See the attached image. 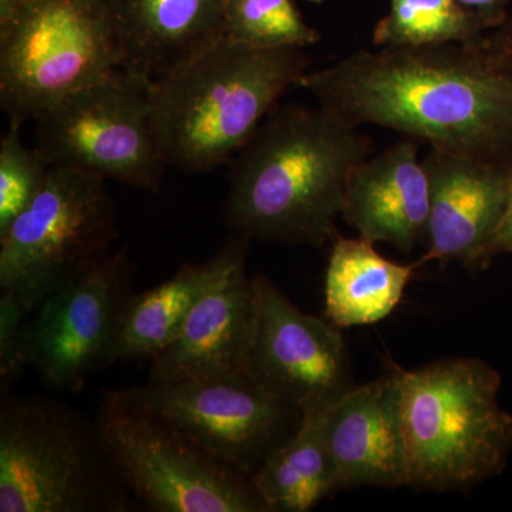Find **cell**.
Here are the masks:
<instances>
[{"label":"cell","instance_id":"603a6c76","mask_svg":"<svg viewBox=\"0 0 512 512\" xmlns=\"http://www.w3.org/2000/svg\"><path fill=\"white\" fill-rule=\"evenodd\" d=\"M49 170L42 154L23 144L20 127L9 124L0 143V235L35 200Z\"/></svg>","mask_w":512,"mask_h":512},{"label":"cell","instance_id":"9c48e42d","mask_svg":"<svg viewBox=\"0 0 512 512\" xmlns=\"http://www.w3.org/2000/svg\"><path fill=\"white\" fill-rule=\"evenodd\" d=\"M153 80L119 67L60 100L36 120V150L50 167H72L160 191L165 163L153 121Z\"/></svg>","mask_w":512,"mask_h":512},{"label":"cell","instance_id":"7402d4cb","mask_svg":"<svg viewBox=\"0 0 512 512\" xmlns=\"http://www.w3.org/2000/svg\"><path fill=\"white\" fill-rule=\"evenodd\" d=\"M222 35L258 49H305L320 40L293 0H224Z\"/></svg>","mask_w":512,"mask_h":512},{"label":"cell","instance_id":"484cf974","mask_svg":"<svg viewBox=\"0 0 512 512\" xmlns=\"http://www.w3.org/2000/svg\"><path fill=\"white\" fill-rule=\"evenodd\" d=\"M512 254V171L510 192H508L507 207H505L503 220L498 225L493 239L490 244L485 248L483 255V269L487 268L488 264L495 258V256Z\"/></svg>","mask_w":512,"mask_h":512},{"label":"cell","instance_id":"8992f818","mask_svg":"<svg viewBox=\"0 0 512 512\" xmlns=\"http://www.w3.org/2000/svg\"><path fill=\"white\" fill-rule=\"evenodd\" d=\"M121 63L114 0H22L0 23V106L20 127Z\"/></svg>","mask_w":512,"mask_h":512},{"label":"cell","instance_id":"d4e9b609","mask_svg":"<svg viewBox=\"0 0 512 512\" xmlns=\"http://www.w3.org/2000/svg\"><path fill=\"white\" fill-rule=\"evenodd\" d=\"M456 2L473 15L487 32L503 25L512 8V0H456Z\"/></svg>","mask_w":512,"mask_h":512},{"label":"cell","instance_id":"8fae6325","mask_svg":"<svg viewBox=\"0 0 512 512\" xmlns=\"http://www.w3.org/2000/svg\"><path fill=\"white\" fill-rule=\"evenodd\" d=\"M134 272L127 248L111 252L33 311L26 360L50 389L80 392L93 373L116 362Z\"/></svg>","mask_w":512,"mask_h":512},{"label":"cell","instance_id":"ffe728a7","mask_svg":"<svg viewBox=\"0 0 512 512\" xmlns=\"http://www.w3.org/2000/svg\"><path fill=\"white\" fill-rule=\"evenodd\" d=\"M329 407L303 413L298 430L252 478L269 512L311 511L338 491L326 440Z\"/></svg>","mask_w":512,"mask_h":512},{"label":"cell","instance_id":"83f0119b","mask_svg":"<svg viewBox=\"0 0 512 512\" xmlns=\"http://www.w3.org/2000/svg\"><path fill=\"white\" fill-rule=\"evenodd\" d=\"M22 0H0V23L8 20L16 9L19 8Z\"/></svg>","mask_w":512,"mask_h":512},{"label":"cell","instance_id":"4fadbf2b","mask_svg":"<svg viewBox=\"0 0 512 512\" xmlns=\"http://www.w3.org/2000/svg\"><path fill=\"white\" fill-rule=\"evenodd\" d=\"M430 180L427 252L417 264L461 262L483 268L485 248L503 220L512 163H494L431 148L423 160Z\"/></svg>","mask_w":512,"mask_h":512},{"label":"cell","instance_id":"5b68a950","mask_svg":"<svg viewBox=\"0 0 512 512\" xmlns=\"http://www.w3.org/2000/svg\"><path fill=\"white\" fill-rule=\"evenodd\" d=\"M134 504L94 420L60 400L2 392L0 512H126Z\"/></svg>","mask_w":512,"mask_h":512},{"label":"cell","instance_id":"6da1fadb","mask_svg":"<svg viewBox=\"0 0 512 512\" xmlns=\"http://www.w3.org/2000/svg\"><path fill=\"white\" fill-rule=\"evenodd\" d=\"M319 107L431 148L512 163V64L483 45L360 50L302 77Z\"/></svg>","mask_w":512,"mask_h":512},{"label":"cell","instance_id":"9a60e30c","mask_svg":"<svg viewBox=\"0 0 512 512\" xmlns=\"http://www.w3.org/2000/svg\"><path fill=\"white\" fill-rule=\"evenodd\" d=\"M256 298L247 268L204 296L151 360L148 383L165 386L242 373L254 339Z\"/></svg>","mask_w":512,"mask_h":512},{"label":"cell","instance_id":"cb8c5ba5","mask_svg":"<svg viewBox=\"0 0 512 512\" xmlns=\"http://www.w3.org/2000/svg\"><path fill=\"white\" fill-rule=\"evenodd\" d=\"M28 309L12 292L0 298V390L8 392L28 367L25 352V318Z\"/></svg>","mask_w":512,"mask_h":512},{"label":"cell","instance_id":"277c9868","mask_svg":"<svg viewBox=\"0 0 512 512\" xmlns=\"http://www.w3.org/2000/svg\"><path fill=\"white\" fill-rule=\"evenodd\" d=\"M500 387L497 370L473 357L400 369L407 487L468 490L504 470L512 416Z\"/></svg>","mask_w":512,"mask_h":512},{"label":"cell","instance_id":"e0dca14e","mask_svg":"<svg viewBox=\"0 0 512 512\" xmlns=\"http://www.w3.org/2000/svg\"><path fill=\"white\" fill-rule=\"evenodd\" d=\"M121 67L157 80L222 36L224 0H114Z\"/></svg>","mask_w":512,"mask_h":512},{"label":"cell","instance_id":"2e32d148","mask_svg":"<svg viewBox=\"0 0 512 512\" xmlns=\"http://www.w3.org/2000/svg\"><path fill=\"white\" fill-rule=\"evenodd\" d=\"M346 224L360 238L412 252L426 238L430 180L414 141H402L357 164L342 201Z\"/></svg>","mask_w":512,"mask_h":512},{"label":"cell","instance_id":"5bb4252c","mask_svg":"<svg viewBox=\"0 0 512 512\" xmlns=\"http://www.w3.org/2000/svg\"><path fill=\"white\" fill-rule=\"evenodd\" d=\"M400 367L330 404L326 440L338 490L407 487Z\"/></svg>","mask_w":512,"mask_h":512},{"label":"cell","instance_id":"7c38bea8","mask_svg":"<svg viewBox=\"0 0 512 512\" xmlns=\"http://www.w3.org/2000/svg\"><path fill=\"white\" fill-rule=\"evenodd\" d=\"M252 281L256 319L245 373L302 413L335 403L352 387L338 326L296 308L268 276Z\"/></svg>","mask_w":512,"mask_h":512},{"label":"cell","instance_id":"52a82bcc","mask_svg":"<svg viewBox=\"0 0 512 512\" xmlns=\"http://www.w3.org/2000/svg\"><path fill=\"white\" fill-rule=\"evenodd\" d=\"M103 446L134 500L154 512H269L252 478L222 463L124 390L101 396Z\"/></svg>","mask_w":512,"mask_h":512},{"label":"cell","instance_id":"ba28073f","mask_svg":"<svg viewBox=\"0 0 512 512\" xmlns=\"http://www.w3.org/2000/svg\"><path fill=\"white\" fill-rule=\"evenodd\" d=\"M106 181L50 167L35 200L0 235V286L30 313L111 254L119 231Z\"/></svg>","mask_w":512,"mask_h":512},{"label":"cell","instance_id":"3957f363","mask_svg":"<svg viewBox=\"0 0 512 512\" xmlns=\"http://www.w3.org/2000/svg\"><path fill=\"white\" fill-rule=\"evenodd\" d=\"M312 64L303 49H258L224 35L202 47L153 82L165 163L190 174L231 163Z\"/></svg>","mask_w":512,"mask_h":512},{"label":"cell","instance_id":"7a4b0ae2","mask_svg":"<svg viewBox=\"0 0 512 512\" xmlns=\"http://www.w3.org/2000/svg\"><path fill=\"white\" fill-rule=\"evenodd\" d=\"M373 141L328 110H272L231 161L224 217L238 237L320 247L332 241L346 181Z\"/></svg>","mask_w":512,"mask_h":512},{"label":"cell","instance_id":"44dd1931","mask_svg":"<svg viewBox=\"0 0 512 512\" xmlns=\"http://www.w3.org/2000/svg\"><path fill=\"white\" fill-rule=\"evenodd\" d=\"M487 30L456 0H390L387 16L373 30L379 49L448 45H483Z\"/></svg>","mask_w":512,"mask_h":512},{"label":"cell","instance_id":"4316f807","mask_svg":"<svg viewBox=\"0 0 512 512\" xmlns=\"http://www.w3.org/2000/svg\"><path fill=\"white\" fill-rule=\"evenodd\" d=\"M488 43L495 52L512 64V8L503 25L488 33Z\"/></svg>","mask_w":512,"mask_h":512},{"label":"cell","instance_id":"f1b7e54d","mask_svg":"<svg viewBox=\"0 0 512 512\" xmlns=\"http://www.w3.org/2000/svg\"><path fill=\"white\" fill-rule=\"evenodd\" d=\"M308 2H311V3H318V5H319V3H322V2H323V0H308Z\"/></svg>","mask_w":512,"mask_h":512},{"label":"cell","instance_id":"30bf717a","mask_svg":"<svg viewBox=\"0 0 512 512\" xmlns=\"http://www.w3.org/2000/svg\"><path fill=\"white\" fill-rule=\"evenodd\" d=\"M126 392L215 458L249 478L301 426L303 413L248 373L165 384Z\"/></svg>","mask_w":512,"mask_h":512},{"label":"cell","instance_id":"ac0fdd59","mask_svg":"<svg viewBox=\"0 0 512 512\" xmlns=\"http://www.w3.org/2000/svg\"><path fill=\"white\" fill-rule=\"evenodd\" d=\"M249 239H228L208 261L187 264L163 284L131 296L121 322L117 360H153L212 289L247 268Z\"/></svg>","mask_w":512,"mask_h":512},{"label":"cell","instance_id":"d6986e66","mask_svg":"<svg viewBox=\"0 0 512 512\" xmlns=\"http://www.w3.org/2000/svg\"><path fill=\"white\" fill-rule=\"evenodd\" d=\"M417 262L397 264L363 238L336 234L325 278V316L342 328L373 325L392 315L402 301Z\"/></svg>","mask_w":512,"mask_h":512}]
</instances>
